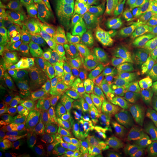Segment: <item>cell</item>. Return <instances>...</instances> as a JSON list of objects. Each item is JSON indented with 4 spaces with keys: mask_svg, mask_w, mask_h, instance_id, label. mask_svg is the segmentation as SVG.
Masks as SVG:
<instances>
[{
    "mask_svg": "<svg viewBox=\"0 0 157 157\" xmlns=\"http://www.w3.org/2000/svg\"><path fill=\"white\" fill-rule=\"evenodd\" d=\"M112 21L113 49L118 59L130 69L147 66L157 55V39L134 10L108 11Z\"/></svg>",
    "mask_w": 157,
    "mask_h": 157,
    "instance_id": "1",
    "label": "cell"
},
{
    "mask_svg": "<svg viewBox=\"0 0 157 157\" xmlns=\"http://www.w3.org/2000/svg\"><path fill=\"white\" fill-rule=\"evenodd\" d=\"M17 37L42 70L61 78L72 74L71 67L77 52L67 33L22 30Z\"/></svg>",
    "mask_w": 157,
    "mask_h": 157,
    "instance_id": "2",
    "label": "cell"
},
{
    "mask_svg": "<svg viewBox=\"0 0 157 157\" xmlns=\"http://www.w3.org/2000/svg\"><path fill=\"white\" fill-rule=\"evenodd\" d=\"M114 63L104 57L94 55L74 68V75L91 101L119 99L123 86L115 73Z\"/></svg>",
    "mask_w": 157,
    "mask_h": 157,
    "instance_id": "3",
    "label": "cell"
},
{
    "mask_svg": "<svg viewBox=\"0 0 157 157\" xmlns=\"http://www.w3.org/2000/svg\"><path fill=\"white\" fill-rule=\"evenodd\" d=\"M65 96L66 86H62L59 78L52 73H42L23 88L22 104L26 121L57 101H64Z\"/></svg>",
    "mask_w": 157,
    "mask_h": 157,
    "instance_id": "4",
    "label": "cell"
},
{
    "mask_svg": "<svg viewBox=\"0 0 157 157\" xmlns=\"http://www.w3.org/2000/svg\"><path fill=\"white\" fill-rule=\"evenodd\" d=\"M67 12L57 0L32 1L17 17V24L24 27L45 33H67Z\"/></svg>",
    "mask_w": 157,
    "mask_h": 157,
    "instance_id": "5",
    "label": "cell"
},
{
    "mask_svg": "<svg viewBox=\"0 0 157 157\" xmlns=\"http://www.w3.org/2000/svg\"><path fill=\"white\" fill-rule=\"evenodd\" d=\"M67 80L63 119L67 128L77 132H84L94 122L92 101L75 75L71 74Z\"/></svg>",
    "mask_w": 157,
    "mask_h": 157,
    "instance_id": "6",
    "label": "cell"
},
{
    "mask_svg": "<svg viewBox=\"0 0 157 157\" xmlns=\"http://www.w3.org/2000/svg\"><path fill=\"white\" fill-rule=\"evenodd\" d=\"M92 101L94 123L110 131L120 139L133 141L140 135L137 124L124 110L118 100Z\"/></svg>",
    "mask_w": 157,
    "mask_h": 157,
    "instance_id": "7",
    "label": "cell"
},
{
    "mask_svg": "<svg viewBox=\"0 0 157 157\" xmlns=\"http://www.w3.org/2000/svg\"><path fill=\"white\" fill-rule=\"evenodd\" d=\"M78 24L82 39L90 50L97 52L108 51L113 39L109 12L96 11L80 19Z\"/></svg>",
    "mask_w": 157,
    "mask_h": 157,
    "instance_id": "8",
    "label": "cell"
},
{
    "mask_svg": "<svg viewBox=\"0 0 157 157\" xmlns=\"http://www.w3.org/2000/svg\"><path fill=\"white\" fill-rule=\"evenodd\" d=\"M115 73L124 89L135 94L157 108V78L140 69H127L114 63Z\"/></svg>",
    "mask_w": 157,
    "mask_h": 157,
    "instance_id": "9",
    "label": "cell"
},
{
    "mask_svg": "<svg viewBox=\"0 0 157 157\" xmlns=\"http://www.w3.org/2000/svg\"><path fill=\"white\" fill-rule=\"evenodd\" d=\"M67 123L63 120L51 124L31 134L23 133L19 139V145L32 155L43 153L57 154V142L67 130Z\"/></svg>",
    "mask_w": 157,
    "mask_h": 157,
    "instance_id": "10",
    "label": "cell"
},
{
    "mask_svg": "<svg viewBox=\"0 0 157 157\" xmlns=\"http://www.w3.org/2000/svg\"><path fill=\"white\" fill-rule=\"evenodd\" d=\"M89 157H130L121 139L98 124L93 123L86 132Z\"/></svg>",
    "mask_w": 157,
    "mask_h": 157,
    "instance_id": "11",
    "label": "cell"
},
{
    "mask_svg": "<svg viewBox=\"0 0 157 157\" xmlns=\"http://www.w3.org/2000/svg\"><path fill=\"white\" fill-rule=\"evenodd\" d=\"M6 66L11 79L23 86L42 74L41 67L25 49L19 40L11 48Z\"/></svg>",
    "mask_w": 157,
    "mask_h": 157,
    "instance_id": "12",
    "label": "cell"
},
{
    "mask_svg": "<svg viewBox=\"0 0 157 157\" xmlns=\"http://www.w3.org/2000/svg\"><path fill=\"white\" fill-rule=\"evenodd\" d=\"M90 142L83 132L67 128L57 142L59 157H87Z\"/></svg>",
    "mask_w": 157,
    "mask_h": 157,
    "instance_id": "13",
    "label": "cell"
},
{
    "mask_svg": "<svg viewBox=\"0 0 157 157\" xmlns=\"http://www.w3.org/2000/svg\"><path fill=\"white\" fill-rule=\"evenodd\" d=\"M119 103L135 122L157 117V108L128 90H122Z\"/></svg>",
    "mask_w": 157,
    "mask_h": 157,
    "instance_id": "14",
    "label": "cell"
},
{
    "mask_svg": "<svg viewBox=\"0 0 157 157\" xmlns=\"http://www.w3.org/2000/svg\"><path fill=\"white\" fill-rule=\"evenodd\" d=\"M0 103L24 126L27 122L23 109L22 93L17 82L9 79L0 83Z\"/></svg>",
    "mask_w": 157,
    "mask_h": 157,
    "instance_id": "15",
    "label": "cell"
},
{
    "mask_svg": "<svg viewBox=\"0 0 157 157\" xmlns=\"http://www.w3.org/2000/svg\"><path fill=\"white\" fill-rule=\"evenodd\" d=\"M63 108L64 101H59L45 110L35 113L31 120V125L23 129V133L31 134L58 121L63 115Z\"/></svg>",
    "mask_w": 157,
    "mask_h": 157,
    "instance_id": "16",
    "label": "cell"
},
{
    "mask_svg": "<svg viewBox=\"0 0 157 157\" xmlns=\"http://www.w3.org/2000/svg\"><path fill=\"white\" fill-rule=\"evenodd\" d=\"M67 14L79 21L83 17L101 11L100 0H60Z\"/></svg>",
    "mask_w": 157,
    "mask_h": 157,
    "instance_id": "17",
    "label": "cell"
},
{
    "mask_svg": "<svg viewBox=\"0 0 157 157\" xmlns=\"http://www.w3.org/2000/svg\"><path fill=\"white\" fill-rule=\"evenodd\" d=\"M25 128L16 118L11 115L3 106H0V134L1 135L16 139L19 133Z\"/></svg>",
    "mask_w": 157,
    "mask_h": 157,
    "instance_id": "18",
    "label": "cell"
},
{
    "mask_svg": "<svg viewBox=\"0 0 157 157\" xmlns=\"http://www.w3.org/2000/svg\"><path fill=\"white\" fill-rule=\"evenodd\" d=\"M128 2L147 30L155 33L154 22L152 20L148 7L147 6L146 0H128Z\"/></svg>",
    "mask_w": 157,
    "mask_h": 157,
    "instance_id": "19",
    "label": "cell"
},
{
    "mask_svg": "<svg viewBox=\"0 0 157 157\" xmlns=\"http://www.w3.org/2000/svg\"><path fill=\"white\" fill-rule=\"evenodd\" d=\"M16 25L0 21V47L13 46L18 42V37L15 31Z\"/></svg>",
    "mask_w": 157,
    "mask_h": 157,
    "instance_id": "20",
    "label": "cell"
},
{
    "mask_svg": "<svg viewBox=\"0 0 157 157\" xmlns=\"http://www.w3.org/2000/svg\"><path fill=\"white\" fill-rule=\"evenodd\" d=\"M136 124L152 146L157 148V117L141 121Z\"/></svg>",
    "mask_w": 157,
    "mask_h": 157,
    "instance_id": "21",
    "label": "cell"
},
{
    "mask_svg": "<svg viewBox=\"0 0 157 157\" xmlns=\"http://www.w3.org/2000/svg\"><path fill=\"white\" fill-rule=\"evenodd\" d=\"M15 149V139L4 135L0 136V157H11Z\"/></svg>",
    "mask_w": 157,
    "mask_h": 157,
    "instance_id": "22",
    "label": "cell"
},
{
    "mask_svg": "<svg viewBox=\"0 0 157 157\" xmlns=\"http://www.w3.org/2000/svg\"><path fill=\"white\" fill-rule=\"evenodd\" d=\"M100 1L104 9L108 11L119 10V9L134 10V8L129 4L128 0H100Z\"/></svg>",
    "mask_w": 157,
    "mask_h": 157,
    "instance_id": "23",
    "label": "cell"
},
{
    "mask_svg": "<svg viewBox=\"0 0 157 157\" xmlns=\"http://www.w3.org/2000/svg\"><path fill=\"white\" fill-rule=\"evenodd\" d=\"M9 79H11V78L7 66L1 65L0 66V80H1V82H4L6 80H9Z\"/></svg>",
    "mask_w": 157,
    "mask_h": 157,
    "instance_id": "24",
    "label": "cell"
},
{
    "mask_svg": "<svg viewBox=\"0 0 157 157\" xmlns=\"http://www.w3.org/2000/svg\"><path fill=\"white\" fill-rule=\"evenodd\" d=\"M14 157H51L47 155H28L27 153H21L16 155Z\"/></svg>",
    "mask_w": 157,
    "mask_h": 157,
    "instance_id": "25",
    "label": "cell"
},
{
    "mask_svg": "<svg viewBox=\"0 0 157 157\" xmlns=\"http://www.w3.org/2000/svg\"><path fill=\"white\" fill-rule=\"evenodd\" d=\"M133 157H153V155H152V154L150 152L146 150L145 148H142V151L140 152L137 155H135V156Z\"/></svg>",
    "mask_w": 157,
    "mask_h": 157,
    "instance_id": "26",
    "label": "cell"
},
{
    "mask_svg": "<svg viewBox=\"0 0 157 157\" xmlns=\"http://www.w3.org/2000/svg\"><path fill=\"white\" fill-rule=\"evenodd\" d=\"M144 148L147 150V151H149L152 154V155L153 157H157V148L155 147H149V146H146L144 147Z\"/></svg>",
    "mask_w": 157,
    "mask_h": 157,
    "instance_id": "27",
    "label": "cell"
},
{
    "mask_svg": "<svg viewBox=\"0 0 157 157\" xmlns=\"http://www.w3.org/2000/svg\"><path fill=\"white\" fill-rule=\"evenodd\" d=\"M7 2H9L10 4L11 5H17V4H19V3H21L23 0H6Z\"/></svg>",
    "mask_w": 157,
    "mask_h": 157,
    "instance_id": "28",
    "label": "cell"
},
{
    "mask_svg": "<svg viewBox=\"0 0 157 157\" xmlns=\"http://www.w3.org/2000/svg\"><path fill=\"white\" fill-rule=\"evenodd\" d=\"M39 1H49V0H39Z\"/></svg>",
    "mask_w": 157,
    "mask_h": 157,
    "instance_id": "29",
    "label": "cell"
}]
</instances>
